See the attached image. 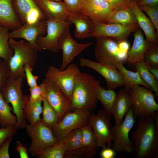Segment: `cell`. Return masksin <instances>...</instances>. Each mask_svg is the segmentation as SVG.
I'll use <instances>...</instances> for the list:
<instances>
[{
    "mask_svg": "<svg viewBox=\"0 0 158 158\" xmlns=\"http://www.w3.org/2000/svg\"><path fill=\"white\" fill-rule=\"evenodd\" d=\"M137 128L133 132V152L137 158L158 157V114L138 117Z\"/></svg>",
    "mask_w": 158,
    "mask_h": 158,
    "instance_id": "1",
    "label": "cell"
},
{
    "mask_svg": "<svg viewBox=\"0 0 158 158\" xmlns=\"http://www.w3.org/2000/svg\"><path fill=\"white\" fill-rule=\"evenodd\" d=\"M99 81L92 75L80 72L78 75L71 99L70 109L90 111L96 108Z\"/></svg>",
    "mask_w": 158,
    "mask_h": 158,
    "instance_id": "2",
    "label": "cell"
},
{
    "mask_svg": "<svg viewBox=\"0 0 158 158\" xmlns=\"http://www.w3.org/2000/svg\"><path fill=\"white\" fill-rule=\"evenodd\" d=\"M130 44L127 40H118L108 37L96 38L95 55L98 62L116 68L120 63H126Z\"/></svg>",
    "mask_w": 158,
    "mask_h": 158,
    "instance_id": "3",
    "label": "cell"
},
{
    "mask_svg": "<svg viewBox=\"0 0 158 158\" xmlns=\"http://www.w3.org/2000/svg\"><path fill=\"white\" fill-rule=\"evenodd\" d=\"M9 45L14 51V54L7 64L10 72V77L16 79L21 77L26 79L24 66L26 64L34 68L38 58V51L28 42L20 40L16 41L10 38Z\"/></svg>",
    "mask_w": 158,
    "mask_h": 158,
    "instance_id": "4",
    "label": "cell"
},
{
    "mask_svg": "<svg viewBox=\"0 0 158 158\" xmlns=\"http://www.w3.org/2000/svg\"><path fill=\"white\" fill-rule=\"evenodd\" d=\"M23 79L21 77L16 79L10 77L8 78L2 94L5 100L12 105L13 113L17 118L15 127L18 129L25 128L27 124L24 114V95L22 87Z\"/></svg>",
    "mask_w": 158,
    "mask_h": 158,
    "instance_id": "5",
    "label": "cell"
},
{
    "mask_svg": "<svg viewBox=\"0 0 158 158\" xmlns=\"http://www.w3.org/2000/svg\"><path fill=\"white\" fill-rule=\"evenodd\" d=\"M132 103L134 115L135 117L148 118L155 115L158 111V104L151 90L137 85L127 90Z\"/></svg>",
    "mask_w": 158,
    "mask_h": 158,
    "instance_id": "6",
    "label": "cell"
},
{
    "mask_svg": "<svg viewBox=\"0 0 158 158\" xmlns=\"http://www.w3.org/2000/svg\"><path fill=\"white\" fill-rule=\"evenodd\" d=\"M25 128L31 140L28 152L32 157L37 156L59 140L54 136L51 129L42 122L41 118L34 123L28 124Z\"/></svg>",
    "mask_w": 158,
    "mask_h": 158,
    "instance_id": "7",
    "label": "cell"
},
{
    "mask_svg": "<svg viewBox=\"0 0 158 158\" xmlns=\"http://www.w3.org/2000/svg\"><path fill=\"white\" fill-rule=\"evenodd\" d=\"M111 116L104 109H102L96 114H91L89 117L88 124L93 131L97 149L111 147L114 136Z\"/></svg>",
    "mask_w": 158,
    "mask_h": 158,
    "instance_id": "8",
    "label": "cell"
},
{
    "mask_svg": "<svg viewBox=\"0 0 158 158\" xmlns=\"http://www.w3.org/2000/svg\"><path fill=\"white\" fill-rule=\"evenodd\" d=\"M80 72L77 65L75 63L69 64L63 70L51 65L46 72L45 76L58 86L71 100L77 76Z\"/></svg>",
    "mask_w": 158,
    "mask_h": 158,
    "instance_id": "9",
    "label": "cell"
},
{
    "mask_svg": "<svg viewBox=\"0 0 158 158\" xmlns=\"http://www.w3.org/2000/svg\"><path fill=\"white\" fill-rule=\"evenodd\" d=\"M132 107L125 115L122 123L119 125L114 124L111 127L114 138L111 147L118 152L133 153V143L129 137L130 131L135 123Z\"/></svg>",
    "mask_w": 158,
    "mask_h": 158,
    "instance_id": "10",
    "label": "cell"
},
{
    "mask_svg": "<svg viewBox=\"0 0 158 158\" xmlns=\"http://www.w3.org/2000/svg\"><path fill=\"white\" fill-rule=\"evenodd\" d=\"M90 111L79 109L69 111L51 129L55 138L60 140L73 130L81 128L88 123Z\"/></svg>",
    "mask_w": 158,
    "mask_h": 158,
    "instance_id": "11",
    "label": "cell"
},
{
    "mask_svg": "<svg viewBox=\"0 0 158 158\" xmlns=\"http://www.w3.org/2000/svg\"><path fill=\"white\" fill-rule=\"evenodd\" d=\"M45 21L46 35L39 37L36 43L42 51L47 50L52 53L58 52L59 50V40L72 23L66 20H45Z\"/></svg>",
    "mask_w": 158,
    "mask_h": 158,
    "instance_id": "12",
    "label": "cell"
},
{
    "mask_svg": "<svg viewBox=\"0 0 158 158\" xmlns=\"http://www.w3.org/2000/svg\"><path fill=\"white\" fill-rule=\"evenodd\" d=\"M42 83L44 89L41 97L45 98L56 112L59 121L65 113L71 111V100L59 87L51 80L45 78Z\"/></svg>",
    "mask_w": 158,
    "mask_h": 158,
    "instance_id": "13",
    "label": "cell"
},
{
    "mask_svg": "<svg viewBox=\"0 0 158 158\" xmlns=\"http://www.w3.org/2000/svg\"><path fill=\"white\" fill-rule=\"evenodd\" d=\"M137 23L125 25L118 23L105 24L95 23L90 37L97 38L108 37L118 40H127L130 33L139 28Z\"/></svg>",
    "mask_w": 158,
    "mask_h": 158,
    "instance_id": "14",
    "label": "cell"
},
{
    "mask_svg": "<svg viewBox=\"0 0 158 158\" xmlns=\"http://www.w3.org/2000/svg\"><path fill=\"white\" fill-rule=\"evenodd\" d=\"M114 11L105 0H83L80 12L95 23L108 24Z\"/></svg>",
    "mask_w": 158,
    "mask_h": 158,
    "instance_id": "15",
    "label": "cell"
},
{
    "mask_svg": "<svg viewBox=\"0 0 158 158\" xmlns=\"http://www.w3.org/2000/svg\"><path fill=\"white\" fill-rule=\"evenodd\" d=\"M79 62L80 66L90 68L102 76L106 80L107 89L114 90L118 87L124 85L122 76L114 67L86 58H80Z\"/></svg>",
    "mask_w": 158,
    "mask_h": 158,
    "instance_id": "16",
    "label": "cell"
},
{
    "mask_svg": "<svg viewBox=\"0 0 158 158\" xmlns=\"http://www.w3.org/2000/svg\"><path fill=\"white\" fill-rule=\"evenodd\" d=\"M45 20H40L31 23H25L19 29L9 32L10 38H21L28 42L38 52L42 50L36 43L37 38L47 32Z\"/></svg>",
    "mask_w": 158,
    "mask_h": 158,
    "instance_id": "17",
    "label": "cell"
},
{
    "mask_svg": "<svg viewBox=\"0 0 158 158\" xmlns=\"http://www.w3.org/2000/svg\"><path fill=\"white\" fill-rule=\"evenodd\" d=\"M59 50L62 51V60L59 69L64 70L74 58L82 51L93 44L92 42L85 44L78 43L71 37L68 28L61 36L59 41Z\"/></svg>",
    "mask_w": 158,
    "mask_h": 158,
    "instance_id": "18",
    "label": "cell"
},
{
    "mask_svg": "<svg viewBox=\"0 0 158 158\" xmlns=\"http://www.w3.org/2000/svg\"><path fill=\"white\" fill-rule=\"evenodd\" d=\"M14 11L22 24L45 18L35 0H12Z\"/></svg>",
    "mask_w": 158,
    "mask_h": 158,
    "instance_id": "19",
    "label": "cell"
},
{
    "mask_svg": "<svg viewBox=\"0 0 158 158\" xmlns=\"http://www.w3.org/2000/svg\"><path fill=\"white\" fill-rule=\"evenodd\" d=\"M46 20H66L69 12L63 2L35 0Z\"/></svg>",
    "mask_w": 158,
    "mask_h": 158,
    "instance_id": "20",
    "label": "cell"
},
{
    "mask_svg": "<svg viewBox=\"0 0 158 158\" xmlns=\"http://www.w3.org/2000/svg\"><path fill=\"white\" fill-rule=\"evenodd\" d=\"M66 21L73 24L75 26L74 35L78 39L90 37L95 22L88 17L80 12H69Z\"/></svg>",
    "mask_w": 158,
    "mask_h": 158,
    "instance_id": "21",
    "label": "cell"
},
{
    "mask_svg": "<svg viewBox=\"0 0 158 158\" xmlns=\"http://www.w3.org/2000/svg\"><path fill=\"white\" fill-rule=\"evenodd\" d=\"M130 7L135 15L137 24L145 35L146 41L149 43L158 44V35L151 20L143 12L136 3L134 2Z\"/></svg>",
    "mask_w": 158,
    "mask_h": 158,
    "instance_id": "22",
    "label": "cell"
},
{
    "mask_svg": "<svg viewBox=\"0 0 158 158\" xmlns=\"http://www.w3.org/2000/svg\"><path fill=\"white\" fill-rule=\"evenodd\" d=\"M135 32L133 42L128 52L126 61L131 66H134L136 63L143 60L144 55L149 44L141 29L138 28Z\"/></svg>",
    "mask_w": 158,
    "mask_h": 158,
    "instance_id": "23",
    "label": "cell"
},
{
    "mask_svg": "<svg viewBox=\"0 0 158 158\" xmlns=\"http://www.w3.org/2000/svg\"><path fill=\"white\" fill-rule=\"evenodd\" d=\"M132 106V102L128 91L125 88H121L117 93L111 114L114 118V124L117 125L121 124Z\"/></svg>",
    "mask_w": 158,
    "mask_h": 158,
    "instance_id": "24",
    "label": "cell"
},
{
    "mask_svg": "<svg viewBox=\"0 0 158 158\" xmlns=\"http://www.w3.org/2000/svg\"><path fill=\"white\" fill-rule=\"evenodd\" d=\"M22 25L14 11L12 0H0V25L12 31Z\"/></svg>",
    "mask_w": 158,
    "mask_h": 158,
    "instance_id": "25",
    "label": "cell"
},
{
    "mask_svg": "<svg viewBox=\"0 0 158 158\" xmlns=\"http://www.w3.org/2000/svg\"><path fill=\"white\" fill-rule=\"evenodd\" d=\"M43 99L42 97L34 101H31L29 95L24 96L23 109L24 117L30 124H33L41 119L42 113V106Z\"/></svg>",
    "mask_w": 158,
    "mask_h": 158,
    "instance_id": "26",
    "label": "cell"
},
{
    "mask_svg": "<svg viewBox=\"0 0 158 158\" xmlns=\"http://www.w3.org/2000/svg\"><path fill=\"white\" fill-rule=\"evenodd\" d=\"M123 64L122 63H119L116 66V68L118 70L123 78L126 89L127 90L133 87L140 85L152 91L151 87L142 80L137 71L134 72L127 70Z\"/></svg>",
    "mask_w": 158,
    "mask_h": 158,
    "instance_id": "27",
    "label": "cell"
},
{
    "mask_svg": "<svg viewBox=\"0 0 158 158\" xmlns=\"http://www.w3.org/2000/svg\"><path fill=\"white\" fill-rule=\"evenodd\" d=\"M111 23L130 25L137 24V23L130 6H128L114 10L109 20V23Z\"/></svg>",
    "mask_w": 158,
    "mask_h": 158,
    "instance_id": "28",
    "label": "cell"
},
{
    "mask_svg": "<svg viewBox=\"0 0 158 158\" xmlns=\"http://www.w3.org/2000/svg\"><path fill=\"white\" fill-rule=\"evenodd\" d=\"M96 95L98 100L102 103L104 109L111 115L117 93L114 90H106L100 85L97 90Z\"/></svg>",
    "mask_w": 158,
    "mask_h": 158,
    "instance_id": "29",
    "label": "cell"
},
{
    "mask_svg": "<svg viewBox=\"0 0 158 158\" xmlns=\"http://www.w3.org/2000/svg\"><path fill=\"white\" fill-rule=\"evenodd\" d=\"M134 66L141 78L151 87L158 99V80L149 71L143 60L136 63Z\"/></svg>",
    "mask_w": 158,
    "mask_h": 158,
    "instance_id": "30",
    "label": "cell"
},
{
    "mask_svg": "<svg viewBox=\"0 0 158 158\" xmlns=\"http://www.w3.org/2000/svg\"><path fill=\"white\" fill-rule=\"evenodd\" d=\"M9 30L7 27L0 25V58L7 64L14 53L13 49L8 44Z\"/></svg>",
    "mask_w": 158,
    "mask_h": 158,
    "instance_id": "31",
    "label": "cell"
},
{
    "mask_svg": "<svg viewBox=\"0 0 158 158\" xmlns=\"http://www.w3.org/2000/svg\"><path fill=\"white\" fill-rule=\"evenodd\" d=\"M12 107L4 99L2 92L0 93V123L1 127L15 126L17 118L12 114Z\"/></svg>",
    "mask_w": 158,
    "mask_h": 158,
    "instance_id": "32",
    "label": "cell"
},
{
    "mask_svg": "<svg viewBox=\"0 0 158 158\" xmlns=\"http://www.w3.org/2000/svg\"><path fill=\"white\" fill-rule=\"evenodd\" d=\"M61 140L66 151L73 150L83 147L81 128L75 129L66 135Z\"/></svg>",
    "mask_w": 158,
    "mask_h": 158,
    "instance_id": "33",
    "label": "cell"
},
{
    "mask_svg": "<svg viewBox=\"0 0 158 158\" xmlns=\"http://www.w3.org/2000/svg\"><path fill=\"white\" fill-rule=\"evenodd\" d=\"M42 117L41 120L47 126L51 128L58 122L59 118L56 112L45 98H42Z\"/></svg>",
    "mask_w": 158,
    "mask_h": 158,
    "instance_id": "34",
    "label": "cell"
},
{
    "mask_svg": "<svg viewBox=\"0 0 158 158\" xmlns=\"http://www.w3.org/2000/svg\"><path fill=\"white\" fill-rule=\"evenodd\" d=\"M66 150L61 140L54 145L45 149L36 156L37 158H63Z\"/></svg>",
    "mask_w": 158,
    "mask_h": 158,
    "instance_id": "35",
    "label": "cell"
},
{
    "mask_svg": "<svg viewBox=\"0 0 158 158\" xmlns=\"http://www.w3.org/2000/svg\"><path fill=\"white\" fill-rule=\"evenodd\" d=\"M97 150L90 147H82L79 149L66 151L64 158H90L97 154Z\"/></svg>",
    "mask_w": 158,
    "mask_h": 158,
    "instance_id": "36",
    "label": "cell"
},
{
    "mask_svg": "<svg viewBox=\"0 0 158 158\" xmlns=\"http://www.w3.org/2000/svg\"><path fill=\"white\" fill-rule=\"evenodd\" d=\"M143 60L146 65L158 67V44L149 43Z\"/></svg>",
    "mask_w": 158,
    "mask_h": 158,
    "instance_id": "37",
    "label": "cell"
},
{
    "mask_svg": "<svg viewBox=\"0 0 158 158\" xmlns=\"http://www.w3.org/2000/svg\"><path fill=\"white\" fill-rule=\"evenodd\" d=\"M81 128L83 147L97 150L95 138L92 127L88 123Z\"/></svg>",
    "mask_w": 158,
    "mask_h": 158,
    "instance_id": "38",
    "label": "cell"
},
{
    "mask_svg": "<svg viewBox=\"0 0 158 158\" xmlns=\"http://www.w3.org/2000/svg\"><path fill=\"white\" fill-rule=\"evenodd\" d=\"M138 6L142 11L145 12L149 16L158 35V6L141 5Z\"/></svg>",
    "mask_w": 158,
    "mask_h": 158,
    "instance_id": "39",
    "label": "cell"
},
{
    "mask_svg": "<svg viewBox=\"0 0 158 158\" xmlns=\"http://www.w3.org/2000/svg\"><path fill=\"white\" fill-rule=\"evenodd\" d=\"M10 75V72L8 65L4 60L0 58V93L2 92Z\"/></svg>",
    "mask_w": 158,
    "mask_h": 158,
    "instance_id": "40",
    "label": "cell"
},
{
    "mask_svg": "<svg viewBox=\"0 0 158 158\" xmlns=\"http://www.w3.org/2000/svg\"><path fill=\"white\" fill-rule=\"evenodd\" d=\"M18 130L15 126H10L0 128V147L7 139L12 137Z\"/></svg>",
    "mask_w": 158,
    "mask_h": 158,
    "instance_id": "41",
    "label": "cell"
},
{
    "mask_svg": "<svg viewBox=\"0 0 158 158\" xmlns=\"http://www.w3.org/2000/svg\"><path fill=\"white\" fill-rule=\"evenodd\" d=\"M24 70L27 83L30 88L37 86V80L38 76L33 75L32 72L33 68L28 64H26L24 66Z\"/></svg>",
    "mask_w": 158,
    "mask_h": 158,
    "instance_id": "42",
    "label": "cell"
},
{
    "mask_svg": "<svg viewBox=\"0 0 158 158\" xmlns=\"http://www.w3.org/2000/svg\"><path fill=\"white\" fill-rule=\"evenodd\" d=\"M66 8L70 12H80L83 0H63Z\"/></svg>",
    "mask_w": 158,
    "mask_h": 158,
    "instance_id": "43",
    "label": "cell"
},
{
    "mask_svg": "<svg viewBox=\"0 0 158 158\" xmlns=\"http://www.w3.org/2000/svg\"><path fill=\"white\" fill-rule=\"evenodd\" d=\"M44 84L42 83L36 87L30 88V94L29 96L30 100L32 101H34L41 97L44 91Z\"/></svg>",
    "mask_w": 158,
    "mask_h": 158,
    "instance_id": "44",
    "label": "cell"
},
{
    "mask_svg": "<svg viewBox=\"0 0 158 158\" xmlns=\"http://www.w3.org/2000/svg\"><path fill=\"white\" fill-rule=\"evenodd\" d=\"M110 5L114 10L123 7L130 6L134 2L132 0H105Z\"/></svg>",
    "mask_w": 158,
    "mask_h": 158,
    "instance_id": "45",
    "label": "cell"
},
{
    "mask_svg": "<svg viewBox=\"0 0 158 158\" xmlns=\"http://www.w3.org/2000/svg\"><path fill=\"white\" fill-rule=\"evenodd\" d=\"M12 140V137L7 139L0 147V158H9V146Z\"/></svg>",
    "mask_w": 158,
    "mask_h": 158,
    "instance_id": "46",
    "label": "cell"
},
{
    "mask_svg": "<svg viewBox=\"0 0 158 158\" xmlns=\"http://www.w3.org/2000/svg\"><path fill=\"white\" fill-rule=\"evenodd\" d=\"M116 151L111 147H107L102 149L100 156L101 158H114Z\"/></svg>",
    "mask_w": 158,
    "mask_h": 158,
    "instance_id": "47",
    "label": "cell"
},
{
    "mask_svg": "<svg viewBox=\"0 0 158 158\" xmlns=\"http://www.w3.org/2000/svg\"><path fill=\"white\" fill-rule=\"evenodd\" d=\"M16 145L15 149L19 153L20 158H29L26 147L23 145L20 141H16Z\"/></svg>",
    "mask_w": 158,
    "mask_h": 158,
    "instance_id": "48",
    "label": "cell"
},
{
    "mask_svg": "<svg viewBox=\"0 0 158 158\" xmlns=\"http://www.w3.org/2000/svg\"><path fill=\"white\" fill-rule=\"evenodd\" d=\"M138 6H155L158 5V0H139L136 3Z\"/></svg>",
    "mask_w": 158,
    "mask_h": 158,
    "instance_id": "49",
    "label": "cell"
},
{
    "mask_svg": "<svg viewBox=\"0 0 158 158\" xmlns=\"http://www.w3.org/2000/svg\"><path fill=\"white\" fill-rule=\"evenodd\" d=\"M146 66L149 71L158 80V67L153 66L149 65H146Z\"/></svg>",
    "mask_w": 158,
    "mask_h": 158,
    "instance_id": "50",
    "label": "cell"
},
{
    "mask_svg": "<svg viewBox=\"0 0 158 158\" xmlns=\"http://www.w3.org/2000/svg\"><path fill=\"white\" fill-rule=\"evenodd\" d=\"M134 2H135L136 3L139 0H132Z\"/></svg>",
    "mask_w": 158,
    "mask_h": 158,
    "instance_id": "51",
    "label": "cell"
},
{
    "mask_svg": "<svg viewBox=\"0 0 158 158\" xmlns=\"http://www.w3.org/2000/svg\"><path fill=\"white\" fill-rule=\"evenodd\" d=\"M56 1H61V0H51Z\"/></svg>",
    "mask_w": 158,
    "mask_h": 158,
    "instance_id": "52",
    "label": "cell"
},
{
    "mask_svg": "<svg viewBox=\"0 0 158 158\" xmlns=\"http://www.w3.org/2000/svg\"><path fill=\"white\" fill-rule=\"evenodd\" d=\"M1 124L0 123V128H1Z\"/></svg>",
    "mask_w": 158,
    "mask_h": 158,
    "instance_id": "53",
    "label": "cell"
}]
</instances>
